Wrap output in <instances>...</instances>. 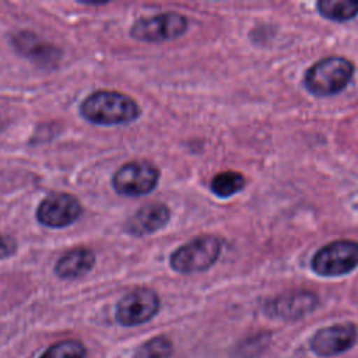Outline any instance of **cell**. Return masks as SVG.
I'll return each instance as SVG.
<instances>
[{"label":"cell","instance_id":"2e32d148","mask_svg":"<svg viewBox=\"0 0 358 358\" xmlns=\"http://www.w3.org/2000/svg\"><path fill=\"white\" fill-rule=\"evenodd\" d=\"M172 351L171 340L164 336H158L141 344L136 350L133 358H171Z\"/></svg>","mask_w":358,"mask_h":358},{"label":"cell","instance_id":"ac0fdd59","mask_svg":"<svg viewBox=\"0 0 358 358\" xmlns=\"http://www.w3.org/2000/svg\"><path fill=\"white\" fill-rule=\"evenodd\" d=\"M17 249L15 239L10 235H0V259H6L14 255Z\"/></svg>","mask_w":358,"mask_h":358},{"label":"cell","instance_id":"7a4b0ae2","mask_svg":"<svg viewBox=\"0 0 358 358\" xmlns=\"http://www.w3.org/2000/svg\"><path fill=\"white\" fill-rule=\"evenodd\" d=\"M354 70V64L345 57L327 56L306 70L303 85L316 96H330L338 94L348 85Z\"/></svg>","mask_w":358,"mask_h":358},{"label":"cell","instance_id":"e0dca14e","mask_svg":"<svg viewBox=\"0 0 358 358\" xmlns=\"http://www.w3.org/2000/svg\"><path fill=\"white\" fill-rule=\"evenodd\" d=\"M39 358H85V347L77 340H64L50 345Z\"/></svg>","mask_w":358,"mask_h":358},{"label":"cell","instance_id":"8992f818","mask_svg":"<svg viewBox=\"0 0 358 358\" xmlns=\"http://www.w3.org/2000/svg\"><path fill=\"white\" fill-rule=\"evenodd\" d=\"M159 171L147 161H131L122 165L112 178L113 189L123 196H144L154 190Z\"/></svg>","mask_w":358,"mask_h":358},{"label":"cell","instance_id":"52a82bcc","mask_svg":"<svg viewBox=\"0 0 358 358\" xmlns=\"http://www.w3.org/2000/svg\"><path fill=\"white\" fill-rule=\"evenodd\" d=\"M159 310V298L155 291L137 288L126 294L116 306V320L122 326H137L151 320Z\"/></svg>","mask_w":358,"mask_h":358},{"label":"cell","instance_id":"4fadbf2b","mask_svg":"<svg viewBox=\"0 0 358 358\" xmlns=\"http://www.w3.org/2000/svg\"><path fill=\"white\" fill-rule=\"evenodd\" d=\"M95 264V255L87 248H74L67 250L55 266L57 277L70 280L85 275Z\"/></svg>","mask_w":358,"mask_h":358},{"label":"cell","instance_id":"6da1fadb","mask_svg":"<svg viewBox=\"0 0 358 358\" xmlns=\"http://www.w3.org/2000/svg\"><path fill=\"white\" fill-rule=\"evenodd\" d=\"M84 119L95 124H124L140 116L136 101L122 92L101 90L90 94L80 105Z\"/></svg>","mask_w":358,"mask_h":358},{"label":"cell","instance_id":"9c48e42d","mask_svg":"<svg viewBox=\"0 0 358 358\" xmlns=\"http://www.w3.org/2000/svg\"><path fill=\"white\" fill-rule=\"evenodd\" d=\"M317 303V295L312 291H288L268 299L264 303V312L273 319L291 322L315 310Z\"/></svg>","mask_w":358,"mask_h":358},{"label":"cell","instance_id":"ba28073f","mask_svg":"<svg viewBox=\"0 0 358 358\" xmlns=\"http://www.w3.org/2000/svg\"><path fill=\"white\" fill-rule=\"evenodd\" d=\"M83 207L77 197L69 193H50L36 208L38 221L50 228H62L73 224L81 215Z\"/></svg>","mask_w":358,"mask_h":358},{"label":"cell","instance_id":"7c38bea8","mask_svg":"<svg viewBox=\"0 0 358 358\" xmlns=\"http://www.w3.org/2000/svg\"><path fill=\"white\" fill-rule=\"evenodd\" d=\"M11 41L14 48L21 55L31 59L36 64L50 66L55 64L56 60H59L60 57V50L57 48H55L52 43L42 41L32 32L21 31L15 34Z\"/></svg>","mask_w":358,"mask_h":358},{"label":"cell","instance_id":"30bf717a","mask_svg":"<svg viewBox=\"0 0 358 358\" xmlns=\"http://www.w3.org/2000/svg\"><path fill=\"white\" fill-rule=\"evenodd\" d=\"M357 338V327L352 323H338L319 329L310 340V348L320 357L341 354L352 347Z\"/></svg>","mask_w":358,"mask_h":358},{"label":"cell","instance_id":"277c9868","mask_svg":"<svg viewBox=\"0 0 358 358\" xmlns=\"http://www.w3.org/2000/svg\"><path fill=\"white\" fill-rule=\"evenodd\" d=\"M312 270L323 277H337L358 266V242L338 239L322 246L312 257Z\"/></svg>","mask_w":358,"mask_h":358},{"label":"cell","instance_id":"8fae6325","mask_svg":"<svg viewBox=\"0 0 358 358\" xmlns=\"http://www.w3.org/2000/svg\"><path fill=\"white\" fill-rule=\"evenodd\" d=\"M171 218L169 208L162 203H150L140 207L133 217L127 221V231L136 236H144L152 234L162 227Z\"/></svg>","mask_w":358,"mask_h":358},{"label":"cell","instance_id":"3957f363","mask_svg":"<svg viewBox=\"0 0 358 358\" xmlns=\"http://www.w3.org/2000/svg\"><path fill=\"white\" fill-rule=\"evenodd\" d=\"M221 248V239L214 235L197 236L171 255V267L182 274L204 271L217 262Z\"/></svg>","mask_w":358,"mask_h":358},{"label":"cell","instance_id":"9a60e30c","mask_svg":"<svg viewBox=\"0 0 358 358\" xmlns=\"http://www.w3.org/2000/svg\"><path fill=\"white\" fill-rule=\"evenodd\" d=\"M245 176L235 171H224L217 173L211 180V190L218 197L227 199L232 194L241 192L245 186Z\"/></svg>","mask_w":358,"mask_h":358},{"label":"cell","instance_id":"5bb4252c","mask_svg":"<svg viewBox=\"0 0 358 358\" xmlns=\"http://www.w3.org/2000/svg\"><path fill=\"white\" fill-rule=\"evenodd\" d=\"M316 7L324 18L337 22L348 21L358 15V0H320Z\"/></svg>","mask_w":358,"mask_h":358},{"label":"cell","instance_id":"5b68a950","mask_svg":"<svg viewBox=\"0 0 358 358\" xmlns=\"http://www.w3.org/2000/svg\"><path fill=\"white\" fill-rule=\"evenodd\" d=\"M187 20L179 13H159L137 20L130 28V36L141 42H165L185 34Z\"/></svg>","mask_w":358,"mask_h":358}]
</instances>
